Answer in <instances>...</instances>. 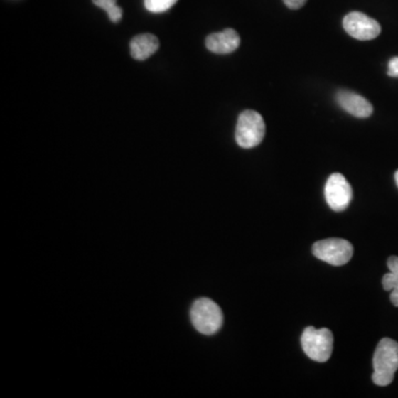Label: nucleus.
I'll return each instance as SVG.
<instances>
[{
  "label": "nucleus",
  "mask_w": 398,
  "mask_h": 398,
  "mask_svg": "<svg viewBox=\"0 0 398 398\" xmlns=\"http://www.w3.org/2000/svg\"><path fill=\"white\" fill-rule=\"evenodd\" d=\"M374 383L387 386L393 382L398 370V343L392 338H382L373 357Z\"/></svg>",
  "instance_id": "f257e3e1"
},
{
  "label": "nucleus",
  "mask_w": 398,
  "mask_h": 398,
  "mask_svg": "<svg viewBox=\"0 0 398 398\" xmlns=\"http://www.w3.org/2000/svg\"><path fill=\"white\" fill-rule=\"evenodd\" d=\"M190 318L197 331L205 335H213L222 328L224 322L222 308L213 300L198 298L193 304Z\"/></svg>",
  "instance_id": "f03ea898"
},
{
  "label": "nucleus",
  "mask_w": 398,
  "mask_h": 398,
  "mask_svg": "<svg viewBox=\"0 0 398 398\" xmlns=\"http://www.w3.org/2000/svg\"><path fill=\"white\" fill-rule=\"evenodd\" d=\"M333 340V334L328 328L308 326L302 334L301 345L308 357L318 363H324L331 357Z\"/></svg>",
  "instance_id": "7ed1b4c3"
},
{
  "label": "nucleus",
  "mask_w": 398,
  "mask_h": 398,
  "mask_svg": "<svg viewBox=\"0 0 398 398\" xmlns=\"http://www.w3.org/2000/svg\"><path fill=\"white\" fill-rule=\"evenodd\" d=\"M266 134L264 117L252 109H246L239 115L236 127L237 144L242 149L258 146Z\"/></svg>",
  "instance_id": "20e7f679"
},
{
  "label": "nucleus",
  "mask_w": 398,
  "mask_h": 398,
  "mask_svg": "<svg viewBox=\"0 0 398 398\" xmlns=\"http://www.w3.org/2000/svg\"><path fill=\"white\" fill-rule=\"evenodd\" d=\"M312 252L322 262L332 266H343L353 257V246L345 239H324L313 244Z\"/></svg>",
  "instance_id": "39448f33"
},
{
  "label": "nucleus",
  "mask_w": 398,
  "mask_h": 398,
  "mask_svg": "<svg viewBox=\"0 0 398 398\" xmlns=\"http://www.w3.org/2000/svg\"><path fill=\"white\" fill-rule=\"evenodd\" d=\"M324 195L326 203L334 212H342L348 208L351 203L353 193L351 185L348 184L345 177L340 173H334L328 177L324 188Z\"/></svg>",
  "instance_id": "423d86ee"
},
{
  "label": "nucleus",
  "mask_w": 398,
  "mask_h": 398,
  "mask_svg": "<svg viewBox=\"0 0 398 398\" xmlns=\"http://www.w3.org/2000/svg\"><path fill=\"white\" fill-rule=\"evenodd\" d=\"M343 27L346 33L357 40L375 39L381 33V25L373 18L360 11H352L344 17Z\"/></svg>",
  "instance_id": "0eeeda50"
},
{
  "label": "nucleus",
  "mask_w": 398,
  "mask_h": 398,
  "mask_svg": "<svg viewBox=\"0 0 398 398\" xmlns=\"http://www.w3.org/2000/svg\"><path fill=\"white\" fill-rule=\"evenodd\" d=\"M240 45L238 33L232 28L225 29L222 33H213L206 39V47L209 51L217 55H228L234 53Z\"/></svg>",
  "instance_id": "6e6552de"
},
{
  "label": "nucleus",
  "mask_w": 398,
  "mask_h": 398,
  "mask_svg": "<svg viewBox=\"0 0 398 398\" xmlns=\"http://www.w3.org/2000/svg\"><path fill=\"white\" fill-rule=\"evenodd\" d=\"M336 101L345 112L356 117L364 119L371 117L373 113V105L365 97L350 91H340L336 95Z\"/></svg>",
  "instance_id": "1a4fd4ad"
},
{
  "label": "nucleus",
  "mask_w": 398,
  "mask_h": 398,
  "mask_svg": "<svg viewBox=\"0 0 398 398\" xmlns=\"http://www.w3.org/2000/svg\"><path fill=\"white\" fill-rule=\"evenodd\" d=\"M129 47H131L132 57L135 60L143 61L156 53L159 48V41L154 35L144 33L133 38Z\"/></svg>",
  "instance_id": "9d476101"
},
{
  "label": "nucleus",
  "mask_w": 398,
  "mask_h": 398,
  "mask_svg": "<svg viewBox=\"0 0 398 398\" xmlns=\"http://www.w3.org/2000/svg\"><path fill=\"white\" fill-rule=\"evenodd\" d=\"M389 272L383 276L382 284L385 291L391 292L394 289L398 288V257L392 256L387 260Z\"/></svg>",
  "instance_id": "9b49d317"
},
{
  "label": "nucleus",
  "mask_w": 398,
  "mask_h": 398,
  "mask_svg": "<svg viewBox=\"0 0 398 398\" xmlns=\"http://www.w3.org/2000/svg\"><path fill=\"white\" fill-rule=\"evenodd\" d=\"M92 1L95 6L107 11L109 20L113 23H119L122 18V8L117 5V0H92Z\"/></svg>",
  "instance_id": "f8f14e48"
},
{
  "label": "nucleus",
  "mask_w": 398,
  "mask_h": 398,
  "mask_svg": "<svg viewBox=\"0 0 398 398\" xmlns=\"http://www.w3.org/2000/svg\"><path fill=\"white\" fill-rule=\"evenodd\" d=\"M177 0H144V6L151 13H164L169 8H172Z\"/></svg>",
  "instance_id": "ddd939ff"
},
{
  "label": "nucleus",
  "mask_w": 398,
  "mask_h": 398,
  "mask_svg": "<svg viewBox=\"0 0 398 398\" xmlns=\"http://www.w3.org/2000/svg\"><path fill=\"white\" fill-rule=\"evenodd\" d=\"M387 75L392 77H398V57H394L389 60Z\"/></svg>",
  "instance_id": "4468645a"
},
{
  "label": "nucleus",
  "mask_w": 398,
  "mask_h": 398,
  "mask_svg": "<svg viewBox=\"0 0 398 398\" xmlns=\"http://www.w3.org/2000/svg\"><path fill=\"white\" fill-rule=\"evenodd\" d=\"M284 3L286 4V7L290 8V9L296 10L303 7L304 4L306 3V0H284Z\"/></svg>",
  "instance_id": "2eb2a0df"
},
{
  "label": "nucleus",
  "mask_w": 398,
  "mask_h": 398,
  "mask_svg": "<svg viewBox=\"0 0 398 398\" xmlns=\"http://www.w3.org/2000/svg\"><path fill=\"white\" fill-rule=\"evenodd\" d=\"M391 301L395 306H398V288L391 291Z\"/></svg>",
  "instance_id": "dca6fc26"
},
{
  "label": "nucleus",
  "mask_w": 398,
  "mask_h": 398,
  "mask_svg": "<svg viewBox=\"0 0 398 398\" xmlns=\"http://www.w3.org/2000/svg\"><path fill=\"white\" fill-rule=\"evenodd\" d=\"M395 182H396V185H397L398 186V171H396L395 173Z\"/></svg>",
  "instance_id": "f3484780"
}]
</instances>
